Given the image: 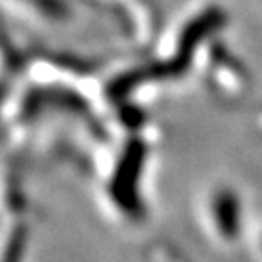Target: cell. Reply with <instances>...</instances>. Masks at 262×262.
Here are the masks:
<instances>
[{"label":"cell","instance_id":"cell-1","mask_svg":"<svg viewBox=\"0 0 262 262\" xmlns=\"http://www.w3.org/2000/svg\"><path fill=\"white\" fill-rule=\"evenodd\" d=\"M14 10H19L21 14H31L41 18L45 24H62L68 19V10L64 0H8Z\"/></svg>","mask_w":262,"mask_h":262}]
</instances>
